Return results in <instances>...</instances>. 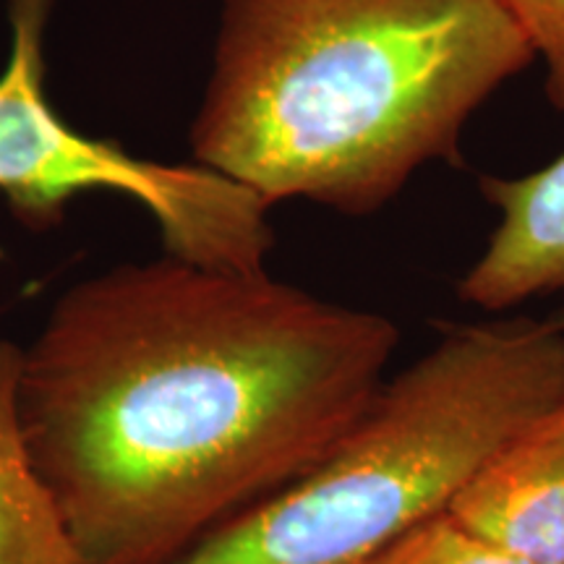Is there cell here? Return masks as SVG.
Instances as JSON below:
<instances>
[{"mask_svg": "<svg viewBox=\"0 0 564 564\" xmlns=\"http://www.w3.org/2000/svg\"><path fill=\"white\" fill-rule=\"evenodd\" d=\"M562 403L564 329L549 316L455 324L308 474L175 564H366Z\"/></svg>", "mask_w": 564, "mask_h": 564, "instance_id": "obj_3", "label": "cell"}, {"mask_svg": "<svg viewBox=\"0 0 564 564\" xmlns=\"http://www.w3.org/2000/svg\"><path fill=\"white\" fill-rule=\"evenodd\" d=\"M11 53L0 74V196L30 230L63 223L87 192L131 196L158 223L167 257L209 270L267 272L272 204L207 165L133 158L118 141L84 137L45 95L51 0H11Z\"/></svg>", "mask_w": 564, "mask_h": 564, "instance_id": "obj_4", "label": "cell"}, {"mask_svg": "<svg viewBox=\"0 0 564 564\" xmlns=\"http://www.w3.org/2000/svg\"><path fill=\"white\" fill-rule=\"evenodd\" d=\"M366 564H523L497 549L447 510L421 520Z\"/></svg>", "mask_w": 564, "mask_h": 564, "instance_id": "obj_8", "label": "cell"}, {"mask_svg": "<svg viewBox=\"0 0 564 564\" xmlns=\"http://www.w3.org/2000/svg\"><path fill=\"white\" fill-rule=\"evenodd\" d=\"M531 40L535 58H544L546 95L564 110V0H505Z\"/></svg>", "mask_w": 564, "mask_h": 564, "instance_id": "obj_9", "label": "cell"}, {"mask_svg": "<svg viewBox=\"0 0 564 564\" xmlns=\"http://www.w3.org/2000/svg\"><path fill=\"white\" fill-rule=\"evenodd\" d=\"M24 348L0 340V564H76L19 419Z\"/></svg>", "mask_w": 564, "mask_h": 564, "instance_id": "obj_7", "label": "cell"}, {"mask_svg": "<svg viewBox=\"0 0 564 564\" xmlns=\"http://www.w3.org/2000/svg\"><path fill=\"white\" fill-rule=\"evenodd\" d=\"M533 61L505 0H223L192 150L272 207L371 215Z\"/></svg>", "mask_w": 564, "mask_h": 564, "instance_id": "obj_2", "label": "cell"}, {"mask_svg": "<svg viewBox=\"0 0 564 564\" xmlns=\"http://www.w3.org/2000/svg\"><path fill=\"white\" fill-rule=\"evenodd\" d=\"M497 225L457 282V299L481 312H512L564 295V154L520 178H481Z\"/></svg>", "mask_w": 564, "mask_h": 564, "instance_id": "obj_6", "label": "cell"}, {"mask_svg": "<svg viewBox=\"0 0 564 564\" xmlns=\"http://www.w3.org/2000/svg\"><path fill=\"white\" fill-rule=\"evenodd\" d=\"M447 512L523 564H564V403L520 429Z\"/></svg>", "mask_w": 564, "mask_h": 564, "instance_id": "obj_5", "label": "cell"}, {"mask_svg": "<svg viewBox=\"0 0 564 564\" xmlns=\"http://www.w3.org/2000/svg\"><path fill=\"white\" fill-rule=\"evenodd\" d=\"M392 319L175 257L76 282L19 419L76 564H175L314 468L382 390Z\"/></svg>", "mask_w": 564, "mask_h": 564, "instance_id": "obj_1", "label": "cell"}, {"mask_svg": "<svg viewBox=\"0 0 564 564\" xmlns=\"http://www.w3.org/2000/svg\"><path fill=\"white\" fill-rule=\"evenodd\" d=\"M549 322L554 324V327H560V329H564V308H560V312H554L552 316H549Z\"/></svg>", "mask_w": 564, "mask_h": 564, "instance_id": "obj_10", "label": "cell"}]
</instances>
